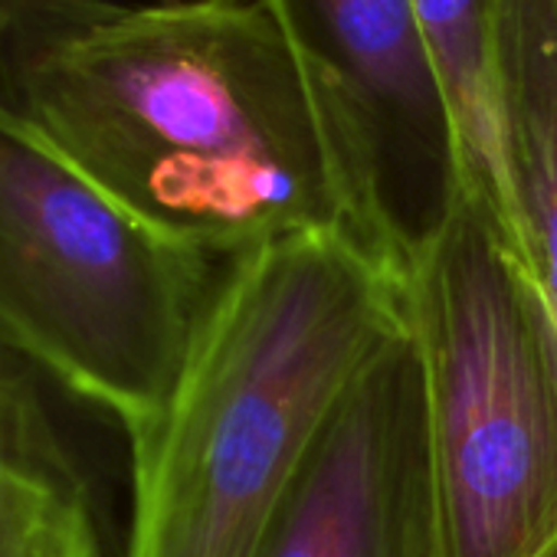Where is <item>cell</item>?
I'll return each instance as SVG.
<instances>
[{
	"label": "cell",
	"mask_w": 557,
	"mask_h": 557,
	"mask_svg": "<svg viewBox=\"0 0 557 557\" xmlns=\"http://www.w3.org/2000/svg\"><path fill=\"white\" fill-rule=\"evenodd\" d=\"M0 99L168 243L338 236L394 269L265 0H0Z\"/></svg>",
	"instance_id": "1"
},
{
	"label": "cell",
	"mask_w": 557,
	"mask_h": 557,
	"mask_svg": "<svg viewBox=\"0 0 557 557\" xmlns=\"http://www.w3.org/2000/svg\"><path fill=\"white\" fill-rule=\"evenodd\" d=\"M404 329L407 278L348 239L226 259L161 413L128 436L122 557H262L329 413Z\"/></svg>",
	"instance_id": "2"
},
{
	"label": "cell",
	"mask_w": 557,
	"mask_h": 557,
	"mask_svg": "<svg viewBox=\"0 0 557 557\" xmlns=\"http://www.w3.org/2000/svg\"><path fill=\"white\" fill-rule=\"evenodd\" d=\"M0 99V338L125 436L164 407L216 283Z\"/></svg>",
	"instance_id": "3"
},
{
	"label": "cell",
	"mask_w": 557,
	"mask_h": 557,
	"mask_svg": "<svg viewBox=\"0 0 557 557\" xmlns=\"http://www.w3.org/2000/svg\"><path fill=\"white\" fill-rule=\"evenodd\" d=\"M446 557L557 550V355L541 302L459 197L407 269Z\"/></svg>",
	"instance_id": "4"
},
{
	"label": "cell",
	"mask_w": 557,
	"mask_h": 557,
	"mask_svg": "<svg viewBox=\"0 0 557 557\" xmlns=\"http://www.w3.org/2000/svg\"><path fill=\"white\" fill-rule=\"evenodd\" d=\"M384 259L407 275L462 197L449 92L417 0H265Z\"/></svg>",
	"instance_id": "5"
},
{
	"label": "cell",
	"mask_w": 557,
	"mask_h": 557,
	"mask_svg": "<svg viewBox=\"0 0 557 557\" xmlns=\"http://www.w3.org/2000/svg\"><path fill=\"white\" fill-rule=\"evenodd\" d=\"M262 557H446L426 374L410 325L345 387Z\"/></svg>",
	"instance_id": "6"
},
{
	"label": "cell",
	"mask_w": 557,
	"mask_h": 557,
	"mask_svg": "<svg viewBox=\"0 0 557 557\" xmlns=\"http://www.w3.org/2000/svg\"><path fill=\"white\" fill-rule=\"evenodd\" d=\"M495 92L515 210V262L557 355V0H492Z\"/></svg>",
	"instance_id": "7"
},
{
	"label": "cell",
	"mask_w": 557,
	"mask_h": 557,
	"mask_svg": "<svg viewBox=\"0 0 557 557\" xmlns=\"http://www.w3.org/2000/svg\"><path fill=\"white\" fill-rule=\"evenodd\" d=\"M459 138L462 200L515 259V210L492 60V0H417Z\"/></svg>",
	"instance_id": "8"
},
{
	"label": "cell",
	"mask_w": 557,
	"mask_h": 557,
	"mask_svg": "<svg viewBox=\"0 0 557 557\" xmlns=\"http://www.w3.org/2000/svg\"><path fill=\"white\" fill-rule=\"evenodd\" d=\"M0 557H106L89 485L66 443L0 436Z\"/></svg>",
	"instance_id": "9"
},
{
	"label": "cell",
	"mask_w": 557,
	"mask_h": 557,
	"mask_svg": "<svg viewBox=\"0 0 557 557\" xmlns=\"http://www.w3.org/2000/svg\"><path fill=\"white\" fill-rule=\"evenodd\" d=\"M0 436L37 446L63 443L44 404L37 371L4 338H0Z\"/></svg>",
	"instance_id": "10"
},
{
	"label": "cell",
	"mask_w": 557,
	"mask_h": 557,
	"mask_svg": "<svg viewBox=\"0 0 557 557\" xmlns=\"http://www.w3.org/2000/svg\"><path fill=\"white\" fill-rule=\"evenodd\" d=\"M550 557H557V550H554V554H550Z\"/></svg>",
	"instance_id": "11"
}]
</instances>
